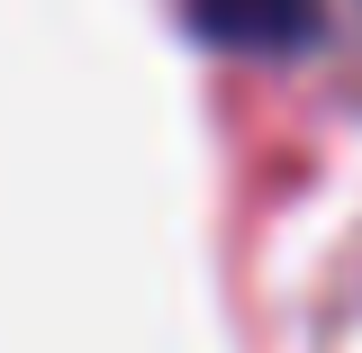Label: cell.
I'll return each instance as SVG.
<instances>
[{
  "label": "cell",
  "mask_w": 362,
  "mask_h": 353,
  "mask_svg": "<svg viewBox=\"0 0 362 353\" xmlns=\"http://www.w3.org/2000/svg\"><path fill=\"white\" fill-rule=\"evenodd\" d=\"M190 28L245 54H290L317 37V0H190Z\"/></svg>",
  "instance_id": "obj_1"
}]
</instances>
